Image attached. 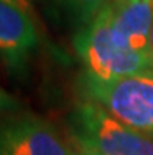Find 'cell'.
I'll list each match as a JSON object with an SVG mask.
<instances>
[{
  "mask_svg": "<svg viewBox=\"0 0 153 155\" xmlns=\"http://www.w3.org/2000/svg\"><path fill=\"white\" fill-rule=\"evenodd\" d=\"M78 83L88 102L153 140V69L117 78H102L84 71Z\"/></svg>",
  "mask_w": 153,
  "mask_h": 155,
  "instance_id": "1",
  "label": "cell"
},
{
  "mask_svg": "<svg viewBox=\"0 0 153 155\" xmlns=\"http://www.w3.org/2000/svg\"><path fill=\"white\" fill-rule=\"evenodd\" d=\"M78 152L97 155H153V140L122 124L94 102L78 104L67 121Z\"/></svg>",
  "mask_w": 153,
  "mask_h": 155,
  "instance_id": "2",
  "label": "cell"
},
{
  "mask_svg": "<svg viewBox=\"0 0 153 155\" xmlns=\"http://www.w3.org/2000/svg\"><path fill=\"white\" fill-rule=\"evenodd\" d=\"M72 44L84 71L102 78L127 77L153 69L148 53L127 50L114 41L105 8L74 35Z\"/></svg>",
  "mask_w": 153,
  "mask_h": 155,
  "instance_id": "3",
  "label": "cell"
},
{
  "mask_svg": "<svg viewBox=\"0 0 153 155\" xmlns=\"http://www.w3.org/2000/svg\"><path fill=\"white\" fill-rule=\"evenodd\" d=\"M0 155H77L50 122L34 114L0 119Z\"/></svg>",
  "mask_w": 153,
  "mask_h": 155,
  "instance_id": "4",
  "label": "cell"
},
{
  "mask_svg": "<svg viewBox=\"0 0 153 155\" xmlns=\"http://www.w3.org/2000/svg\"><path fill=\"white\" fill-rule=\"evenodd\" d=\"M105 11L108 14L113 38L120 47L148 53L153 0H113L105 6Z\"/></svg>",
  "mask_w": 153,
  "mask_h": 155,
  "instance_id": "5",
  "label": "cell"
},
{
  "mask_svg": "<svg viewBox=\"0 0 153 155\" xmlns=\"http://www.w3.org/2000/svg\"><path fill=\"white\" fill-rule=\"evenodd\" d=\"M39 42L31 16L16 5L0 0V58L13 71L25 66Z\"/></svg>",
  "mask_w": 153,
  "mask_h": 155,
  "instance_id": "6",
  "label": "cell"
},
{
  "mask_svg": "<svg viewBox=\"0 0 153 155\" xmlns=\"http://www.w3.org/2000/svg\"><path fill=\"white\" fill-rule=\"evenodd\" d=\"M47 8L69 27L81 30L113 0H42Z\"/></svg>",
  "mask_w": 153,
  "mask_h": 155,
  "instance_id": "7",
  "label": "cell"
},
{
  "mask_svg": "<svg viewBox=\"0 0 153 155\" xmlns=\"http://www.w3.org/2000/svg\"><path fill=\"white\" fill-rule=\"evenodd\" d=\"M17 108H19V100L0 86V113L16 111Z\"/></svg>",
  "mask_w": 153,
  "mask_h": 155,
  "instance_id": "8",
  "label": "cell"
},
{
  "mask_svg": "<svg viewBox=\"0 0 153 155\" xmlns=\"http://www.w3.org/2000/svg\"><path fill=\"white\" fill-rule=\"evenodd\" d=\"M13 5H16L17 8H21L22 11H25L28 16H31L33 19L36 17V11H34V0H6Z\"/></svg>",
  "mask_w": 153,
  "mask_h": 155,
  "instance_id": "9",
  "label": "cell"
},
{
  "mask_svg": "<svg viewBox=\"0 0 153 155\" xmlns=\"http://www.w3.org/2000/svg\"><path fill=\"white\" fill-rule=\"evenodd\" d=\"M148 53L153 60V24H151V30H150V36H148Z\"/></svg>",
  "mask_w": 153,
  "mask_h": 155,
  "instance_id": "10",
  "label": "cell"
},
{
  "mask_svg": "<svg viewBox=\"0 0 153 155\" xmlns=\"http://www.w3.org/2000/svg\"><path fill=\"white\" fill-rule=\"evenodd\" d=\"M77 155H97V153H91V152H78V150H77Z\"/></svg>",
  "mask_w": 153,
  "mask_h": 155,
  "instance_id": "11",
  "label": "cell"
}]
</instances>
